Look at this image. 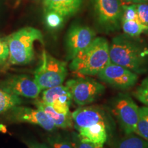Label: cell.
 <instances>
[{
  "label": "cell",
  "instance_id": "cell-22",
  "mask_svg": "<svg viewBox=\"0 0 148 148\" xmlns=\"http://www.w3.org/2000/svg\"><path fill=\"white\" fill-rule=\"evenodd\" d=\"M47 141L51 148H73L70 138L69 139L60 134L49 136Z\"/></svg>",
  "mask_w": 148,
  "mask_h": 148
},
{
  "label": "cell",
  "instance_id": "cell-1",
  "mask_svg": "<svg viewBox=\"0 0 148 148\" xmlns=\"http://www.w3.org/2000/svg\"><path fill=\"white\" fill-rule=\"evenodd\" d=\"M109 55L112 63L122 66L137 75L148 70L145 49L133 37L118 35L109 44Z\"/></svg>",
  "mask_w": 148,
  "mask_h": 148
},
{
  "label": "cell",
  "instance_id": "cell-14",
  "mask_svg": "<svg viewBox=\"0 0 148 148\" xmlns=\"http://www.w3.org/2000/svg\"><path fill=\"white\" fill-rule=\"evenodd\" d=\"M83 0H43L44 12H56L66 18L73 15L79 10Z\"/></svg>",
  "mask_w": 148,
  "mask_h": 148
},
{
  "label": "cell",
  "instance_id": "cell-17",
  "mask_svg": "<svg viewBox=\"0 0 148 148\" xmlns=\"http://www.w3.org/2000/svg\"><path fill=\"white\" fill-rule=\"evenodd\" d=\"M111 148H148V141L135 133H132L114 140Z\"/></svg>",
  "mask_w": 148,
  "mask_h": 148
},
{
  "label": "cell",
  "instance_id": "cell-23",
  "mask_svg": "<svg viewBox=\"0 0 148 148\" xmlns=\"http://www.w3.org/2000/svg\"><path fill=\"white\" fill-rule=\"evenodd\" d=\"M133 94L140 102L148 106V76L142 81Z\"/></svg>",
  "mask_w": 148,
  "mask_h": 148
},
{
  "label": "cell",
  "instance_id": "cell-25",
  "mask_svg": "<svg viewBox=\"0 0 148 148\" xmlns=\"http://www.w3.org/2000/svg\"><path fill=\"white\" fill-rule=\"evenodd\" d=\"M136 8L139 21L148 27V3H136Z\"/></svg>",
  "mask_w": 148,
  "mask_h": 148
},
{
  "label": "cell",
  "instance_id": "cell-15",
  "mask_svg": "<svg viewBox=\"0 0 148 148\" xmlns=\"http://www.w3.org/2000/svg\"><path fill=\"white\" fill-rule=\"evenodd\" d=\"M108 123H99L77 130L80 139L103 146L108 138Z\"/></svg>",
  "mask_w": 148,
  "mask_h": 148
},
{
  "label": "cell",
  "instance_id": "cell-6",
  "mask_svg": "<svg viewBox=\"0 0 148 148\" xmlns=\"http://www.w3.org/2000/svg\"><path fill=\"white\" fill-rule=\"evenodd\" d=\"M95 17L99 27L106 32L121 27L123 8L120 0H91Z\"/></svg>",
  "mask_w": 148,
  "mask_h": 148
},
{
  "label": "cell",
  "instance_id": "cell-18",
  "mask_svg": "<svg viewBox=\"0 0 148 148\" xmlns=\"http://www.w3.org/2000/svg\"><path fill=\"white\" fill-rule=\"evenodd\" d=\"M121 27L125 34L133 38H136L142 33L148 31V27L141 23L139 20L122 21Z\"/></svg>",
  "mask_w": 148,
  "mask_h": 148
},
{
  "label": "cell",
  "instance_id": "cell-11",
  "mask_svg": "<svg viewBox=\"0 0 148 148\" xmlns=\"http://www.w3.org/2000/svg\"><path fill=\"white\" fill-rule=\"evenodd\" d=\"M0 89L17 96L36 99L42 90L34 79L26 75H11L0 82Z\"/></svg>",
  "mask_w": 148,
  "mask_h": 148
},
{
  "label": "cell",
  "instance_id": "cell-3",
  "mask_svg": "<svg viewBox=\"0 0 148 148\" xmlns=\"http://www.w3.org/2000/svg\"><path fill=\"white\" fill-rule=\"evenodd\" d=\"M9 49L8 61L10 64L23 65L29 64L34 58L35 41L43 43V37L39 29L25 27L5 38Z\"/></svg>",
  "mask_w": 148,
  "mask_h": 148
},
{
  "label": "cell",
  "instance_id": "cell-13",
  "mask_svg": "<svg viewBox=\"0 0 148 148\" xmlns=\"http://www.w3.org/2000/svg\"><path fill=\"white\" fill-rule=\"evenodd\" d=\"M73 127L77 131L99 123H108L106 113L97 106H81L71 113Z\"/></svg>",
  "mask_w": 148,
  "mask_h": 148
},
{
  "label": "cell",
  "instance_id": "cell-31",
  "mask_svg": "<svg viewBox=\"0 0 148 148\" xmlns=\"http://www.w3.org/2000/svg\"><path fill=\"white\" fill-rule=\"evenodd\" d=\"M147 1H148V0H147Z\"/></svg>",
  "mask_w": 148,
  "mask_h": 148
},
{
  "label": "cell",
  "instance_id": "cell-4",
  "mask_svg": "<svg viewBox=\"0 0 148 148\" xmlns=\"http://www.w3.org/2000/svg\"><path fill=\"white\" fill-rule=\"evenodd\" d=\"M66 62L54 58L44 50L34 79L42 90L62 85L67 75Z\"/></svg>",
  "mask_w": 148,
  "mask_h": 148
},
{
  "label": "cell",
  "instance_id": "cell-30",
  "mask_svg": "<svg viewBox=\"0 0 148 148\" xmlns=\"http://www.w3.org/2000/svg\"><path fill=\"white\" fill-rule=\"evenodd\" d=\"M145 53H146V55H148V50H146L145 49Z\"/></svg>",
  "mask_w": 148,
  "mask_h": 148
},
{
  "label": "cell",
  "instance_id": "cell-26",
  "mask_svg": "<svg viewBox=\"0 0 148 148\" xmlns=\"http://www.w3.org/2000/svg\"><path fill=\"white\" fill-rule=\"evenodd\" d=\"M123 12L122 21H130V20H139L136 11V4L130 5H123Z\"/></svg>",
  "mask_w": 148,
  "mask_h": 148
},
{
  "label": "cell",
  "instance_id": "cell-5",
  "mask_svg": "<svg viewBox=\"0 0 148 148\" xmlns=\"http://www.w3.org/2000/svg\"><path fill=\"white\" fill-rule=\"evenodd\" d=\"M139 108L127 94L119 93L111 100V112L125 134L135 132L139 118Z\"/></svg>",
  "mask_w": 148,
  "mask_h": 148
},
{
  "label": "cell",
  "instance_id": "cell-20",
  "mask_svg": "<svg viewBox=\"0 0 148 148\" xmlns=\"http://www.w3.org/2000/svg\"><path fill=\"white\" fill-rule=\"evenodd\" d=\"M134 133L148 141V106L139 108V118Z\"/></svg>",
  "mask_w": 148,
  "mask_h": 148
},
{
  "label": "cell",
  "instance_id": "cell-21",
  "mask_svg": "<svg viewBox=\"0 0 148 148\" xmlns=\"http://www.w3.org/2000/svg\"><path fill=\"white\" fill-rule=\"evenodd\" d=\"M45 21L49 29L56 30L60 28L64 23V18L56 12H49L45 13Z\"/></svg>",
  "mask_w": 148,
  "mask_h": 148
},
{
  "label": "cell",
  "instance_id": "cell-12",
  "mask_svg": "<svg viewBox=\"0 0 148 148\" xmlns=\"http://www.w3.org/2000/svg\"><path fill=\"white\" fill-rule=\"evenodd\" d=\"M40 100L52 106L60 113L67 114L70 112L69 106L72 98L68 88L62 84L43 90Z\"/></svg>",
  "mask_w": 148,
  "mask_h": 148
},
{
  "label": "cell",
  "instance_id": "cell-2",
  "mask_svg": "<svg viewBox=\"0 0 148 148\" xmlns=\"http://www.w3.org/2000/svg\"><path fill=\"white\" fill-rule=\"evenodd\" d=\"M110 62L108 40L103 37H96L87 48L72 59L69 69L84 76H92Z\"/></svg>",
  "mask_w": 148,
  "mask_h": 148
},
{
  "label": "cell",
  "instance_id": "cell-8",
  "mask_svg": "<svg viewBox=\"0 0 148 148\" xmlns=\"http://www.w3.org/2000/svg\"><path fill=\"white\" fill-rule=\"evenodd\" d=\"M95 38L96 33L90 27L79 23L72 25L68 29L64 39L67 60L73 59L87 48Z\"/></svg>",
  "mask_w": 148,
  "mask_h": 148
},
{
  "label": "cell",
  "instance_id": "cell-7",
  "mask_svg": "<svg viewBox=\"0 0 148 148\" xmlns=\"http://www.w3.org/2000/svg\"><path fill=\"white\" fill-rule=\"evenodd\" d=\"M72 101L78 106H86L97 100L105 91V86L90 77H75L66 82Z\"/></svg>",
  "mask_w": 148,
  "mask_h": 148
},
{
  "label": "cell",
  "instance_id": "cell-10",
  "mask_svg": "<svg viewBox=\"0 0 148 148\" xmlns=\"http://www.w3.org/2000/svg\"><path fill=\"white\" fill-rule=\"evenodd\" d=\"M8 119L14 123H27L39 125L48 132H53L57 127L43 111L37 108L18 105L8 110Z\"/></svg>",
  "mask_w": 148,
  "mask_h": 148
},
{
  "label": "cell",
  "instance_id": "cell-28",
  "mask_svg": "<svg viewBox=\"0 0 148 148\" xmlns=\"http://www.w3.org/2000/svg\"><path fill=\"white\" fill-rule=\"evenodd\" d=\"M26 145L28 148H50L49 146L43 143H38L36 141H33V140H29L26 141Z\"/></svg>",
  "mask_w": 148,
  "mask_h": 148
},
{
  "label": "cell",
  "instance_id": "cell-9",
  "mask_svg": "<svg viewBox=\"0 0 148 148\" xmlns=\"http://www.w3.org/2000/svg\"><path fill=\"white\" fill-rule=\"evenodd\" d=\"M97 75L102 82L116 89L121 90L132 88L138 78L137 74L111 62L103 67Z\"/></svg>",
  "mask_w": 148,
  "mask_h": 148
},
{
  "label": "cell",
  "instance_id": "cell-16",
  "mask_svg": "<svg viewBox=\"0 0 148 148\" xmlns=\"http://www.w3.org/2000/svg\"><path fill=\"white\" fill-rule=\"evenodd\" d=\"M34 104L36 108L40 109L47 114V116L58 128L66 129L73 126L71 112L64 114L57 112L52 106L42 102L40 99L35 101Z\"/></svg>",
  "mask_w": 148,
  "mask_h": 148
},
{
  "label": "cell",
  "instance_id": "cell-24",
  "mask_svg": "<svg viewBox=\"0 0 148 148\" xmlns=\"http://www.w3.org/2000/svg\"><path fill=\"white\" fill-rule=\"evenodd\" d=\"M73 148H106L104 146L96 145V144L83 141L80 139L79 135L76 132H72L70 137Z\"/></svg>",
  "mask_w": 148,
  "mask_h": 148
},
{
  "label": "cell",
  "instance_id": "cell-29",
  "mask_svg": "<svg viewBox=\"0 0 148 148\" xmlns=\"http://www.w3.org/2000/svg\"><path fill=\"white\" fill-rule=\"evenodd\" d=\"M128 2H132L134 3H147V0H125Z\"/></svg>",
  "mask_w": 148,
  "mask_h": 148
},
{
  "label": "cell",
  "instance_id": "cell-19",
  "mask_svg": "<svg viewBox=\"0 0 148 148\" xmlns=\"http://www.w3.org/2000/svg\"><path fill=\"white\" fill-rule=\"evenodd\" d=\"M22 101V99L19 96L12 95L0 89V113L8 111L18 105H21Z\"/></svg>",
  "mask_w": 148,
  "mask_h": 148
},
{
  "label": "cell",
  "instance_id": "cell-27",
  "mask_svg": "<svg viewBox=\"0 0 148 148\" xmlns=\"http://www.w3.org/2000/svg\"><path fill=\"white\" fill-rule=\"evenodd\" d=\"M9 58V49L5 38L0 37V66L6 63Z\"/></svg>",
  "mask_w": 148,
  "mask_h": 148
}]
</instances>
